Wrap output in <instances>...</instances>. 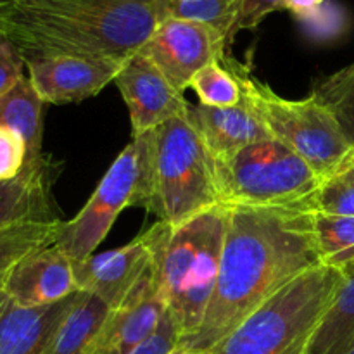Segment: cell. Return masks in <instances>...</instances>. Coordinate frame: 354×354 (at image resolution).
Returning a JSON list of instances; mask_svg holds the SVG:
<instances>
[{"instance_id": "1", "label": "cell", "mask_w": 354, "mask_h": 354, "mask_svg": "<svg viewBox=\"0 0 354 354\" xmlns=\"http://www.w3.org/2000/svg\"><path fill=\"white\" fill-rule=\"evenodd\" d=\"M322 265L313 213L304 207H227L216 286L203 324L183 341L196 354L218 344L263 303Z\"/></svg>"}, {"instance_id": "2", "label": "cell", "mask_w": 354, "mask_h": 354, "mask_svg": "<svg viewBox=\"0 0 354 354\" xmlns=\"http://www.w3.org/2000/svg\"><path fill=\"white\" fill-rule=\"evenodd\" d=\"M159 21L156 0H14L3 35L24 61L73 55L124 62Z\"/></svg>"}, {"instance_id": "3", "label": "cell", "mask_w": 354, "mask_h": 354, "mask_svg": "<svg viewBox=\"0 0 354 354\" xmlns=\"http://www.w3.org/2000/svg\"><path fill=\"white\" fill-rule=\"evenodd\" d=\"M144 140V194L140 207L178 227L218 206L213 158L185 116L140 135Z\"/></svg>"}, {"instance_id": "4", "label": "cell", "mask_w": 354, "mask_h": 354, "mask_svg": "<svg viewBox=\"0 0 354 354\" xmlns=\"http://www.w3.org/2000/svg\"><path fill=\"white\" fill-rule=\"evenodd\" d=\"M227 232V207L214 206L192 220L169 227L159 242V279L166 310L175 318L182 344L203 324L218 272Z\"/></svg>"}, {"instance_id": "5", "label": "cell", "mask_w": 354, "mask_h": 354, "mask_svg": "<svg viewBox=\"0 0 354 354\" xmlns=\"http://www.w3.org/2000/svg\"><path fill=\"white\" fill-rule=\"evenodd\" d=\"M225 61L241 85L242 99L251 106L272 138L304 159L318 178H327L354 161V144L317 97L283 99L266 83L256 80L248 66L228 55Z\"/></svg>"}, {"instance_id": "6", "label": "cell", "mask_w": 354, "mask_h": 354, "mask_svg": "<svg viewBox=\"0 0 354 354\" xmlns=\"http://www.w3.org/2000/svg\"><path fill=\"white\" fill-rule=\"evenodd\" d=\"M344 282V272L318 265L273 294L211 354H286L313 332Z\"/></svg>"}, {"instance_id": "7", "label": "cell", "mask_w": 354, "mask_h": 354, "mask_svg": "<svg viewBox=\"0 0 354 354\" xmlns=\"http://www.w3.org/2000/svg\"><path fill=\"white\" fill-rule=\"evenodd\" d=\"M213 158L218 203L225 207H304L317 173L275 138Z\"/></svg>"}, {"instance_id": "8", "label": "cell", "mask_w": 354, "mask_h": 354, "mask_svg": "<svg viewBox=\"0 0 354 354\" xmlns=\"http://www.w3.org/2000/svg\"><path fill=\"white\" fill-rule=\"evenodd\" d=\"M144 194V140H133L123 149L97 185L85 206L69 221H61L55 245L71 258L83 261L109 234L123 209L142 204Z\"/></svg>"}, {"instance_id": "9", "label": "cell", "mask_w": 354, "mask_h": 354, "mask_svg": "<svg viewBox=\"0 0 354 354\" xmlns=\"http://www.w3.org/2000/svg\"><path fill=\"white\" fill-rule=\"evenodd\" d=\"M165 228V221H158L123 248L73 261L76 290L95 294L111 311L161 292L159 242Z\"/></svg>"}, {"instance_id": "10", "label": "cell", "mask_w": 354, "mask_h": 354, "mask_svg": "<svg viewBox=\"0 0 354 354\" xmlns=\"http://www.w3.org/2000/svg\"><path fill=\"white\" fill-rule=\"evenodd\" d=\"M227 47L225 37L214 28L168 17L159 21L138 52L151 59L183 92L201 69L227 57Z\"/></svg>"}, {"instance_id": "11", "label": "cell", "mask_w": 354, "mask_h": 354, "mask_svg": "<svg viewBox=\"0 0 354 354\" xmlns=\"http://www.w3.org/2000/svg\"><path fill=\"white\" fill-rule=\"evenodd\" d=\"M114 83L130 111L133 137L185 116L189 109L183 92L142 52H135L121 64Z\"/></svg>"}, {"instance_id": "12", "label": "cell", "mask_w": 354, "mask_h": 354, "mask_svg": "<svg viewBox=\"0 0 354 354\" xmlns=\"http://www.w3.org/2000/svg\"><path fill=\"white\" fill-rule=\"evenodd\" d=\"M121 64L106 59L57 55L26 61V71L44 104H73L90 99L114 83Z\"/></svg>"}, {"instance_id": "13", "label": "cell", "mask_w": 354, "mask_h": 354, "mask_svg": "<svg viewBox=\"0 0 354 354\" xmlns=\"http://www.w3.org/2000/svg\"><path fill=\"white\" fill-rule=\"evenodd\" d=\"M76 292L73 261L52 244L21 259L7 279L3 294L21 308H38L59 303Z\"/></svg>"}, {"instance_id": "14", "label": "cell", "mask_w": 354, "mask_h": 354, "mask_svg": "<svg viewBox=\"0 0 354 354\" xmlns=\"http://www.w3.org/2000/svg\"><path fill=\"white\" fill-rule=\"evenodd\" d=\"M187 120L203 138L211 156L228 154L254 142L272 138L265 124L244 99L232 107H209L201 102L194 106L189 104Z\"/></svg>"}, {"instance_id": "15", "label": "cell", "mask_w": 354, "mask_h": 354, "mask_svg": "<svg viewBox=\"0 0 354 354\" xmlns=\"http://www.w3.org/2000/svg\"><path fill=\"white\" fill-rule=\"evenodd\" d=\"M80 290L59 303L38 308H21L2 294L0 299V354H45Z\"/></svg>"}, {"instance_id": "16", "label": "cell", "mask_w": 354, "mask_h": 354, "mask_svg": "<svg viewBox=\"0 0 354 354\" xmlns=\"http://www.w3.org/2000/svg\"><path fill=\"white\" fill-rule=\"evenodd\" d=\"M52 165H26L12 180H0V232L38 221H54Z\"/></svg>"}, {"instance_id": "17", "label": "cell", "mask_w": 354, "mask_h": 354, "mask_svg": "<svg viewBox=\"0 0 354 354\" xmlns=\"http://www.w3.org/2000/svg\"><path fill=\"white\" fill-rule=\"evenodd\" d=\"M165 311L161 292L113 310L88 354H131L156 330Z\"/></svg>"}, {"instance_id": "18", "label": "cell", "mask_w": 354, "mask_h": 354, "mask_svg": "<svg viewBox=\"0 0 354 354\" xmlns=\"http://www.w3.org/2000/svg\"><path fill=\"white\" fill-rule=\"evenodd\" d=\"M324 317L308 335L304 354H346L354 344V263Z\"/></svg>"}, {"instance_id": "19", "label": "cell", "mask_w": 354, "mask_h": 354, "mask_svg": "<svg viewBox=\"0 0 354 354\" xmlns=\"http://www.w3.org/2000/svg\"><path fill=\"white\" fill-rule=\"evenodd\" d=\"M111 310L90 292H80L55 328L45 354H88Z\"/></svg>"}, {"instance_id": "20", "label": "cell", "mask_w": 354, "mask_h": 354, "mask_svg": "<svg viewBox=\"0 0 354 354\" xmlns=\"http://www.w3.org/2000/svg\"><path fill=\"white\" fill-rule=\"evenodd\" d=\"M44 100L24 76L10 92L0 97V124L16 130L28 145L26 165H40L47 159L41 152L44 135Z\"/></svg>"}, {"instance_id": "21", "label": "cell", "mask_w": 354, "mask_h": 354, "mask_svg": "<svg viewBox=\"0 0 354 354\" xmlns=\"http://www.w3.org/2000/svg\"><path fill=\"white\" fill-rule=\"evenodd\" d=\"M162 19H185L206 24L221 33L230 45L244 0H156Z\"/></svg>"}, {"instance_id": "22", "label": "cell", "mask_w": 354, "mask_h": 354, "mask_svg": "<svg viewBox=\"0 0 354 354\" xmlns=\"http://www.w3.org/2000/svg\"><path fill=\"white\" fill-rule=\"evenodd\" d=\"M313 228L324 265L344 270L354 263V216L313 213Z\"/></svg>"}, {"instance_id": "23", "label": "cell", "mask_w": 354, "mask_h": 354, "mask_svg": "<svg viewBox=\"0 0 354 354\" xmlns=\"http://www.w3.org/2000/svg\"><path fill=\"white\" fill-rule=\"evenodd\" d=\"M59 225L61 220L21 225L0 244V294L3 292L10 272L21 259L37 249L55 244Z\"/></svg>"}, {"instance_id": "24", "label": "cell", "mask_w": 354, "mask_h": 354, "mask_svg": "<svg viewBox=\"0 0 354 354\" xmlns=\"http://www.w3.org/2000/svg\"><path fill=\"white\" fill-rule=\"evenodd\" d=\"M311 95L334 114L354 144V62L322 80Z\"/></svg>"}, {"instance_id": "25", "label": "cell", "mask_w": 354, "mask_h": 354, "mask_svg": "<svg viewBox=\"0 0 354 354\" xmlns=\"http://www.w3.org/2000/svg\"><path fill=\"white\" fill-rule=\"evenodd\" d=\"M306 209L317 214L354 216V161L320 180L308 199Z\"/></svg>"}, {"instance_id": "26", "label": "cell", "mask_w": 354, "mask_h": 354, "mask_svg": "<svg viewBox=\"0 0 354 354\" xmlns=\"http://www.w3.org/2000/svg\"><path fill=\"white\" fill-rule=\"evenodd\" d=\"M199 102L209 107H232L242 102V90L227 61H218L201 69L190 82Z\"/></svg>"}, {"instance_id": "27", "label": "cell", "mask_w": 354, "mask_h": 354, "mask_svg": "<svg viewBox=\"0 0 354 354\" xmlns=\"http://www.w3.org/2000/svg\"><path fill=\"white\" fill-rule=\"evenodd\" d=\"M297 21L303 26L304 33L318 41L332 40L341 35L348 23L344 9L332 0H325L313 14Z\"/></svg>"}, {"instance_id": "28", "label": "cell", "mask_w": 354, "mask_h": 354, "mask_svg": "<svg viewBox=\"0 0 354 354\" xmlns=\"http://www.w3.org/2000/svg\"><path fill=\"white\" fill-rule=\"evenodd\" d=\"M28 162V145L12 128L0 124V180H12Z\"/></svg>"}, {"instance_id": "29", "label": "cell", "mask_w": 354, "mask_h": 354, "mask_svg": "<svg viewBox=\"0 0 354 354\" xmlns=\"http://www.w3.org/2000/svg\"><path fill=\"white\" fill-rule=\"evenodd\" d=\"M182 334L175 318L168 310L159 320L156 330L138 346L131 354H169L176 346H180Z\"/></svg>"}, {"instance_id": "30", "label": "cell", "mask_w": 354, "mask_h": 354, "mask_svg": "<svg viewBox=\"0 0 354 354\" xmlns=\"http://www.w3.org/2000/svg\"><path fill=\"white\" fill-rule=\"evenodd\" d=\"M26 71V61L19 48L6 37L0 35V97L14 88Z\"/></svg>"}, {"instance_id": "31", "label": "cell", "mask_w": 354, "mask_h": 354, "mask_svg": "<svg viewBox=\"0 0 354 354\" xmlns=\"http://www.w3.org/2000/svg\"><path fill=\"white\" fill-rule=\"evenodd\" d=\"M283 0H244L239 16L235 35L242 30H254L270 12L282 10Z\"/></svg>"}, {"instance_id": "32", "label": "cell", "mask_w": 354, "mask_h": 354, "mask_svg": "<svg viewBox=\"0 0 354 354\" xmlns=\"http://www.w3.org/2000/svg\"><path fill=\"white\" fill-rule=\"evenodd\" d=\"M324 2L325 0H283L282 10H289L296 16V19H303L313 14Z\"/></svg>"}, {"instance_id": "33", "label": "cell", "mask_w": 354, "mask_h": 354, "mask_svg": "<svg viewBox=\"0 0 354 354\" xmlns=\"http://www.w3.org/2000/svg\"><path fill=\"white\" fill-rule=\"evenodd\" d=\"M12 3L14 0H0V35H3V28H6V21Z\"/></svg>"}, {"instance_id": "34", "label": "cell", "mask_w": 354, "mask_h": 354, "mask_svg": "<svg viewBox=\"0 0 354 354\" xmlns=\"http://www.w3.org/2000/svg\"><path fill=\"white\" fill-rule=\"evenodd\" d=\"M306 339H303V341H299V342H297V344H294L292 348H290L286 354H304V346H306Z\"/></svg>"}, {"instance_id": "35", "label": "cell", "mask_w": 354, "mask_h": 354, "mask_svg": "<svg viewBox=\"0 0 354 354\" xmlns=\"http://www.w3.org/2000/svg\"><path fill=\"white\" fill-rule=\"evenodd\" d=\"M169 354H196L194 351H190L189 348H185V346H176L175 349H173Z\"/></svg>"}, {"instance_id": "36", "label": "cell", "mask_w": 354, "mask_h": 354, "mask_svg": "<svg viewBox=\"0 0 354 354\" xmlns=\"http://www.w3.org/2000/svg\"><path fill=\"white\" fill-rule=\"evenodd\" d=\"M19 227H21V225H19ZM16 228H17V227H14V228H9V230H2V232H0V244H2V242L6 241V239L9 237V235L12 234V232L16 230Z\"/></svg>"}, {"instance_id": "37", "label": "cell", "mask_w": 354, "mask_h": 354, "mask_svg": "<svg viewBox=\"0 0 354 354\" xmlns=\"http://www.w3.org/2000/svg\"><path fill=\"white\" fill-rule=\"evenodd\" d=\"M346 354H354V344L351 346V349H349V351H348V353H346Z\"/></svg>"}, {"instance_id": "38", "label": "cell", "mask_w": 354, "mask_h": 354, "mask_svg": "<svg viewBox=\"0 0 354 354\" xmlns=\"http://www.w3.org/2000/svg\"><path fill=\"white\" fill-rule=\"evenodd\" d=\"M3 294V292H2ZM2 294H0V299H2Z\"/></svg>"}]
</instances>
